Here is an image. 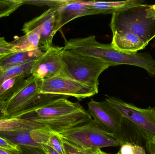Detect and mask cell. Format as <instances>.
Returning <instances> with one entry per match:
<instances>
[{
    "instance_id": "obj_34",
    "label": "cell",
    "mask_w": 155,
    "mask_h": 154,
    "mask_svg": "<svg viewBox=\"0 0 155 154\" xmlns=\"http://www.w3.org/2000/svg\"><path fill=\"white\" fill-rule=\"evenodd\" d=\"M92 154H112L107 153L105 152H103L101 151L100 149H92ZM115 154H120L119 152Z\"/></svg>"
},
{
    "instance_id": "obj_22",
    "label": "cell",
    "mask_w": 155,
    "mask_h": 154,
    "mask_svg": "<svg viewBox=\"0 0 155 154\" xmlns=\"http://www.w3.org/2000/svg\"><path fill=\"white\" fill-rule=\"evenodd\" d=\"M22 5L21 0H0V19L9 16Z\"/></svg>"
},
{
    "instance_id": "obj_9",
    "label": "cell",
    "mask_w": 155,
    "mask_h": 154,
    "mask_svg": "<svg viewBox=\"0 0 155 154\" xmlns=\"http://www.w3.org/2000/svg\"><path fill=\"white\" fill-rule=\"evenodd\" d=\"M56 22L55 9L50 8L40 16L25 23L22 30L25 34L32 31L39 33L40 48L46 51L53 46V39L57 32Z\"/></svg>"
},
{
    "instance_id": "obj_27",
    "label": "cell",
    "mask_w": 155,
    "mask_h": 154,
    "mask_svg": "<svg viewBox=\"0 0 155 154\" xmlns=\"http://www.w3.org/2000/svg\"><path fill=\"white\" fill-rule=\"evenodd\" d=\"M18 154H47L43 148L39 146L18 145Z\"/></svg>"
},
{
    "instance_id": "obj_35",
    "label": "cell",
    "mask_w": 155,
    "mask_h": 154,
    "mask_svg": "<svg viewBox=\"0 0 155 154\" xmlns=\"http://www.w3.org/2000/svg\"><path fill=\"white\" fill-rule=\"evenodd\" d=\"M0 154H18L17 152L6 151V150L0 149Z\"/></svg>"
},
{
    "instance_id": "obj_24",
    "label": "cell",
    "mask_w": 155,
    "mask_h": 154,
    "mask_svg": "<svg viewBox=\"0 0 155 154\" xmlns=\"http://www.w3.org/2000/svg\"><path fill=\"white\" fill-rule=\"evenodd\" d=\"M119 153L120 154H146L143 146L128 142L121 146Z\"/></svg>"
},
{
    "instance_id": "obj_30",
    "label": "cell",
    "mask_w": 155,
    "mask_h": 154,
    "mask_svg": "<svg viewBox=\"0 0 155 154\" xmlns=\"http://www.w3.org/2000/svg\"><path fill=\"white\" fill-rule=\"evenodd\" d=\"M145 147L148 154H155V137H150L147 140Z\"/></svg>"
},
{
    "instance_id": "obj_12",
    "label": "cell",
    "mask_w": 155,
    "mask_h": 154,
    "mask_svg": "<svg viewBox=\"0 0 155 154\" xmlns=\"http://www.w3.org/2000/svg\"><path fill=\"white\" fill-rule=\"evenodd\" d=\"M56 14V31L72 20L86 15H93L87 2L64 0L62 4L54 7Z\"/></svg>"
},
{
    "instance_id": "obj_21",
    "label": "cell",
    "mask_w": 155,
    "mask_h": 154,
    "mask_svg": "<svg viewBox=\"0 0 155 154\" xmlns=\"http://www.w3.org/2000/svg\"><path fill=\"white\" fill-rule=\"evenodd\" d=\"M52 132L46 127L35 128L32 130L31 136L33 140L40 146L47 145Z\"/></svg>"
},
{
    "instance_id": "obj_23",
    "label": "cell",
    "mask_w": 155,
    "mask_h": 154,
    "mask_svg": "<svg viewBox=\"0 0 155 154\" xmlns=\"http://www.w3.org/2000/svg\"><path fill=\"white\" fill-rule=\"evenodd\" d=\"M61 138L65 154H92V149H83L61 137Z\"/></svg>"
},
{
    "instance_id": "obj_33",
    "label": "cell",
    "mask_w": 155,
    "mask_h": 154,
    "mask_svg": "<svg viewBox=\"0 0 155 154\" xmlns=\"http://www.w3.org/2000/svg\"><path fill=\"white\" fill-rule=\"evenodd\" d=\"M41 146L47 154H59L54 149L47 145H42Z\"/></svg>"
},
{
    "instance_id": "obj_18",
    "label": "cell",
    "mask_w": 155,
    "mask_h": 154,
    "mask_svg": "<svg viewBox=\"0 0 155 154\" xmlns=\"http://www.w3.org/2000/svg\"><path fill=\"white\" fill-rule=\"evenodd\" d=\"M35 61L22 65L8 68H0V85L4 81L13 77L18 76L28 77L31 75V69Z\"/></svg>"
},
{
    "instance_id": "obj_2",
    "label": "cell",
    "mask_w": 155,
    "mask_h": 154,
    "mask_svg": "<svg viewBox=\"0 0 155 154\" xmlns=\"http://www.w3.org/2000/svg\"><path fill=\"white\" fill-rule=\"evenodd\" d=\"M66 98L52 100L21 118L43 125L51 132L58 134L93 119L90 114L80 104L71 102Z\"/></svg>"
},
{
    "instance_id": "obj_29",
    "label": "cell",
    "mask_w": 155,
    "mask_h": 154,
    "mask_svg": "<svg viewBox=\"0 0 155 154\" xmlns=\"http://www.w3.org/2000/svg\"><path fill=\"white\" fill-rule=\"evenodd\" d=\"M0 149L12 151V152H18L19 151L18 146L10 143L1 137H0Z\"/></svg>"
},
{
    "instance_id": "obj_6",
    "label": "cell",
    "mask_w": 155,
    "mask_h": 154,
    "mask_svg": "<svg viewBox=\"0 0 155 154\" xmlns=\"http://www.w3.org/2000/svg\"><path fill=\"white\" fill-rule=\"evenodd\" d=\"M104 100L124 118L134 124L146 140L155 137V107L140 108L119 98L108 96H106Z\"/></svg>"
},
{
    "instance_id": "obj_28",
    "label": "cell",
    "mask_w": 155,
    "mask_h": 154,
    "mask_svg": "<svg viewBox=\"0 0 155 154\" xmlns=\"http://www.w3.org/2000/svg\"><path fill=\"white\" fill-rule=\"evenodd\" d=\"M13 46L3 37H0V60L11 53H13Z\"/></svg>"
},
{
    "instance_id": "obj_32",
    "label": "cell",
    "mask_w": 155,
    "mask_h": 154,
    "mask_svg": "<svg viewBox=\"0 0 155 154\" xmlns=\"http://www.w3.org/2000/svg\"><path fill=\"white\" fill-rule=\"evenodd\" d=\"M147 17L155 19V5H148L147 11Z\"/></svg>"
},
{
    "instance_id": "obj_26",
    "label": "cell",
    "mask_w": 155,
    "mask_h": 154,
    "mask_svg": "<svg viewBox=\"0 0 155 154\" xmlns=\"http://www.w3.org/2000/svg\"><path fill=\"white\" fill-rule=\"evenodd\" d=\"M23 5L28 4L32 5H38V6H44L47 5L51 8H54L62 4L64 0H45V1H39V0H21Z\"/></svg>"
},
{
    "instance_id": "obj_19",
    "label": "cell",
    "mask_w": 155,
    "mask_h": 154,
    "mask_svg": "<svg viewBox=\"0 0 155 154\" xmlns=\"http://www.w3.org/2000/svg\"><path fill=\"white\" fill-rule=\"evenodd\" d=\"M27 77L18 76L8 79L0 85V99L6 101L23 84Z\"/></svg>"
},
{
    "instance_id": "obj_25",
    "label": "cell",
    "mask_w": 155,
    "mask_h": 154,
    "mask_svg": "<svg viewBox=\"0 0 155 154\" xmlns=\"http://www.w3.org/2000/svg\"><path fill=\"white\" fill-rule=\"evenodd\" d=\"M47 145L51 147L59 154H65L61 139L59 134L52 132Z\"/></svg>"
},
{
    "instance_id": "obj_31",
    "label": "cell",
    "mask_w": 155,
    "mask_h": 154,
    "mask_svg": "<svg viewBox=\"0 0 155 154\" xmlns=\"http://www.w3.org/2000/svg\"><path fill=\"white\" fill-rule=\"evenodd\" d=\"M5 101L0 99V119L8 118L5 112Z\"/></svg>"
},
{
    "instance_id": "obj_5",
    "label": "cell",
    "mask_w": 155,
    "mask_h": 154,
    "mask_svg": "<svg viewBox=\"0 0 155 154\" xmlns=\"http://www.w3.org/2000/svg\"><path fill=\"white\" fill-rule=\"evenodd\" d=\"M148 5L112 14V33L129 32L136 34L148 44L155 37V19L147 17Z\"/></svg>"
},
{
    "instance_id": "obj_15",
    "label": "cell",
    "mask_w": 155,
    "mask_h": 154,
    "mask_svg": "<svg viewBox=\"0 0 155 154\" xmlns=\"http://www.w3.org/2000/svg\"><path fill=\"white\" fill-rule=\"evenodd\" d=\"M43 127L45 126L39 124L37 125L21 127L15 130L0 131V137L16 145L41 147L33 140L31 132L33 129Z\"/></svg>"
},
{
    "instance_id": "obj_11",
    "label": "cell",
    "mask_w": 155,
    "mask_h": 154,
    "mask_svg": "<svg viewBox=\"0 0 155 154\" xmlns=\"http://www.w3.org/2000/svg\"><path fill=\"white\" fill-rule=\"evenodd\" d=\"M63 47H52L35 61L32 76L43 80L60 75L63 68Z\"/></svg>"
},
{
    "instance_id": "obj_14",
    "label": "cell",
    "mask_w": 155,
    "mask_h": 154,
    "mask_svg": "<svg viewBox=\"0 0 155 154\" xmlns=\"http://www.w3.org/2000/svg\"><path fill=\"white\" fill-rule=\"evenodd\" d=\"M87 2L94 14H113L145 4L143 0H127L121 2H101L89 1Z\"/></svg>"
},
{
    "instance_id": "obj_8",
    "label": "cell",
    "mask_w": 155,
    "mask_h": 154,
    "mask_svg": "<svg viewBox=\"0 0 155 154\" xmlns=\"http://www.w3.org/2000/svg\"><path fill=\"white\" fill-rule=\"evenodd\" d=\"M42 80L31 75L21 86L5 101V112L8 118H21L29 109L38 93Z\"/></svg>"
},
{
    "instance_id": "obj_10",
    "label": "cell",
    "mask_w": 155,
    "mask_h": 154,
    "mask_svg": "<svg viewBox=\"0 0 155 154\" xmlns=\"http://www.w3.org/2000/svg\"><path fill=\"white\" fill-rule=\"evenodd\" d=\"M87 106L93 119L105 130L114 134L121 131L124 117L106 101L98 102L91 99Z\"/></svg>"
},
{
    "instance_id": "obj_7",
    "label": "cell",
    "mask_w": 155,
    "mask_h": 154,
    "mask_svg": "<svg viewBox=\"0 0 155 154\" xmlns=\"http://www.w3.org/2000/svg\"><path fill=\"white\" fill-rule=\"evenodd\" d=\"M98 92L97 88L67 77L58 75L42 80L38 93L72 96L78 100H82L93 96Z\"/></svg>"
},
{
    "instance_id": "obj_1",
    "label": "cell",
    "mask_w": 155,
    "mask_h": 154,
    "mask_svg": "<svg viewBox=\"0 0 155 154\" xmlns=\"http://www.w3.org/2000/svg\"><path fill=\"white\" fill-rule=\"evenodd\" d=\"M64 49L99 59L111 66L132 65L145 70L155 76V60L149 52L126 53L114 49L111 44L100 43L95 36L72 39L67 41Z\"/></svg>"
},
{
    "instance_id": "obj_13",
    "label": "cell",
    "mask_w": 155,
    "mask_h": 154,
    "mask_svg": "<svg viewBox=\"0 0 155 154\" xmlns=\"http://www.w3.org/2000/svg\"><path fill=\"white\" fill-rule=\"evenodd\" d=\"M110 44L114 49L130 54L137 52L147 45L140 37L129 32L113 33Z\"/></svg>"
},
{
    "instance_id": "obj_16",
    "label": "cell",
    "mask_w": 155,
    "mask_h": 154,
    "mask_svg": "<svg viewBox=\"0 0 155 154\" xmlns=\"http://www.w3.org/2000/svg\"><path fill=\"white\" fill-rule=\"evenodd\" d=\"M44 53L40 48L31 51L13 52L0 60V68L18 66L35 61Z\"/></svg>"
},
{
    "instance_id": "obj_20",
    "label": "cell",
    "mask_w": 155,
    "mask_h": 154,
    "mask_svg": "<svg viewBox=\"0 0 155 154\" xmlns=\"http://www.w3.org/2000/svg\"><path fill=\"white\" fill-rule=\"evenodd\" d=\"M39 124L23 118H3L0 119V131L15 130L21 127L37 125Z\"/></svg>"
},
{
    "instance_id": "obj_3",
    "label": "cell",
    "mask_w": 155,
    "mask_h": 154,
    "mask_svg": "<svg viewBox=\"0 0 155 154\" xmlns=\"http://www.w3.org/2000/svg\"><path fill=\"white\" fill-rule=\"evenodd\" d=\"M63 68L59 76L98 88L99 77L111 65L99 59L63 49Z\"/></svg>"
},
{
    "instance_id": "obj_17",
    "label": "cell",
    "mask_w": 155,
    "mask_h": 154,
    "mask_svg": "<svg viewBox=\"0 0 155 154\" xmlns=\"http://www.w3.org/2000/svg\"><path fill=\"white\" fill-rule=\"evenodd\" d=\"M40 34L34 31L25 33L10 42L12 45L14 52L31 51L40 48Z\"/></svg>"
},
{
    "instance_id": "obj_4",
    "label": "cell",
    "mask_w": 155,
    "mask_h": 154,
    "mask_svg": "<svg viewBox=\"0 0 155 154\" xmlns=\"http://www.w3.org/2000/svg\"><path fill=\"white\" fill-rule=\"evenodd\" d=\"M61 138L83 149L121 146L124 142L116 134L109 133L92 119L59 134Z\"/></svg>"
}]
</instances>
